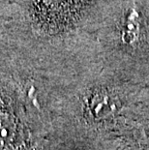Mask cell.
<instances>
[{
  "label": "cell",
  "mask_w": 149,
  "mask_h": 150,
  "mask_svg": "<svg viewBox=\"0 0 149 150\" xmlns=\"http://www.w3.org/2000/svg\"><path fill=\"white\" fill-rule=\"evenodd\" d=\"M88 111L96 120L109 119L121 108V99L117 92L107 87L96 89L87 102Z\"/></svg>",
  "instance_id": "2"
},
{
  "label": "cell",
  "mask_w": 149,
  "mask_h": 150,
  "mask_svg": "<svg viewBox=\"0 0 149 150\" xmlns=\"http://www.w3.org/2000/svg\"><path fill=\"white\" fill-rule=\"evenodd\" d=\"M98 26L103 65L124 78L149 79V0H112Z\"/></svg>",
  "instance_id": "1"
}]
</instances>
